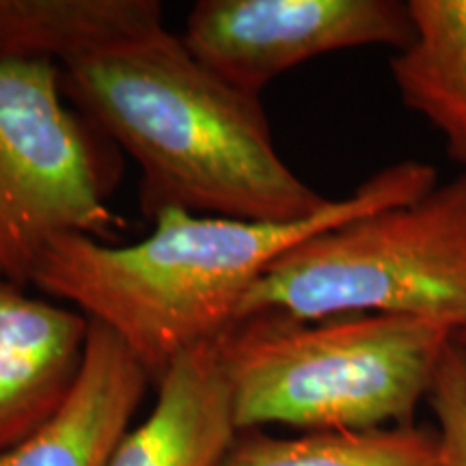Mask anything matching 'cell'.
<instances>
[{
  "instance_id": "9c48e42d",
  "label": "cell",
  "mask_w": 466,
  "mask_h": 466,
  "mask_svg": "<svg viewBox=\"0 0 466 466\" xmlns=\"http://www.w3.org/2000/svg\"><path fill=\"white\" fill-rule=\"evenodd\" d=\"M156 389L149 417L126 434L110 466H220L240 430L217 341L184 352Z\"/></svg>"
},
{
  "instance_id": "7a4b0ae2",
  "label": "cell",
  "mask_w": 466,
  "mask_h": 466,
  "mask_svg": "<svg viewBox=\"0 0 466 466\" xmlns=\"http://www.w3.org/2000/svg\"><path fill=\"white\" fill-rule=\"evenodd\" d=\"M61 85L76 110L138 162L145 217L177 208L294 223L333 201L281 158L259 96L209 72L173 33L72 63Z\"/></svg>"
},
{
  "instance_id": "3957f363",
  "label": "cell",
  "mask_w": 466,
  "mask_h": 466,
  "mask_svg": "<svg viewBox=\"0 0 466 466\" xmlns=\"http://www.w3.org/2000/svg\"><path fill=\"white\" fill-rule=\"evenodd\" d=\"M453 341V329L432 319L350 313L244 318L217 348L240 432L305 434L412 425Z\"/></svg>"
},
{
  "instance_id": "ba28073f",
  "label": "cell",
  "mask_w": 466,
  "mask_h": 466,
  "mask_svg": "<svg viewBox=\"0 0 466 466\" xmlns=\"http://www.w3.org/2000/svg\"><path fill=\"white\" fill-rule=\"evenodd\" d=\"M149 384L132 350L91 319L72 391L26 441L0 451V466H110Z\"/></svg>"
},
{
  "instance_id": "8fae6325",
  "label": "cell",
  "mask_w": 466,
  "mask_h": 466,
  "mask_svg": "<svg viewBox=\"0 0 466 466\" xmlns=\"http://www.w3.org/2000/svg\"><path fill=\"white\" fill-rule=\"evenodd\" d=\"M408 7L415 33L391 58L393 83L406 108L466 167V0H410Z\"/></svg>"
},
{
  "instance_id": "6da1fadb",
  "label": "cell",
  "mask_w": 466,
  "mask_h": 466,
  "mask_svg": "<svg viewBox=\"0 0 466 466\" xmlns=\"http://www.w3.org/2000/svg\"><path fill=\"white\" fill-rule=\"evenodd\" d=\"M436 186L432 165L404 160L294 223L162 209L154 231L127 247L83 233L56 238L31 285L108 326L158 384L184 352L229 329L250 288L289 248L348 220L415 201Z\"/></svg>"
},
{
  "instance_id": "5bb4252c",
  "label": "cell",
  "mask_w": 466,
  "mask_h": 466,
  "mask_svg": "<svg viewBox=\"0 0 466 466\" xmlns=\"http://www.w3.org/2000/svg\"><path fill=\"white\" fill-rule=\"evenodd\" d=\"M458 341H462V343H466V335L464 337H460V339Z\"/></svg>"
},
{
  "instance_id": "8992f818",
  "label": "cell",
  "mask_w": 466,
  "mask_h": 466,
  "mask_svg": "<svg viewBox=\"0 0 466 466\" xmlns=\"http://www.w3.org/2000/svg\"><path fill=\"white\" fill-rule=\"evenodd\" d=\"M412 33L400 0H199L182 42L225 83L259 96L311 58L370 46L400 52Z\"/></svg>"
},
{
  "instance_id": "30bf717a",
  "label": "cell",
  "mask_w": 466,
  "mask_h": 466,
  "mask_svg": "<svg viewBox=\"0 0 466 466\" xmlns=\"http://www.w3.org/2000/svg\"><path fill=\"white\" fill-rule=\"evenodd\" d=\"M162 31L158 0H0V63H55L63 69Z\"/></svg>"
},
{
  "instance_id": "277c9868",
  "label": "cell",
  "mask_w": 466,
  "mask_h": 466,
  "mask_svg": "<svg viewBox=\"0 0 466 466\" xmlns=\"http://www.w3.org/2000/svg\"><path fill=\"white\" fill-rule=\"evenodd\" d=\"M350 313L432 319L466 335V168L415 201L296 244L250 288L233 324Z\"/></svg>"
},
{
  "instance_id": "7c38bea8",
  "label": "cell",
  "mask_w": 466,
  "mask_h": 466,
  "mask_svg": "<svg viewBox=\"0 0 466 466\" xmlns=\"http://www.w3.org/2000/svg\"><path fill=\"white\" fill-rule=\"evenodd\" d=\"M220 466H445L439 434L423 425L367 432L238 434Z\"/></svg>"
},
{
  "instance_id": "4fadbf2b",
  "label": "cell",
  "mask_w": 466,
  "mask_h": 466,
  "mask_svg": "<svg viewBox=\"0 0 466 466\" xmlns=\"http://www.w3.org/2000/svg\"><path fill=\"white\" fill-rule=\"evenodd\" d=\"M428 404L436 419L445 466H466V343L453 341L430 389Z\"/></svg>"
},
{
  "instance_id": "52a82bcc",
  "label": "cell",
  "mask_w": 466,
  "mask_h": 466,
  "mask_svg": "<svg viewBox=\"0 0 466 466\" xmlns=\"http://www.w3.org/2000/svg\"><path fill=\"white\" fill-rule=\"evenodd\" d=\"M91 319L0 279V451L55 415L85 363Z\"/></svg>"
},
{
  "instance_id": "5b68a950",
  "label": "cell",
  "mask_w": 466,
  "mask_h": 466,
  "mask_svg": "<svg viewBox=\"0 0 466 466\" xmlns=\"http://www.w3.org/2000/svg\"><path fill=\"white\" fill-rule=\"evenodd\" d=\"M106 137L69 108L55 63H0V279L33 283L66 233L104 242L121 220L108 206L116 165Z\"/></svg>"
}]
</instances>
